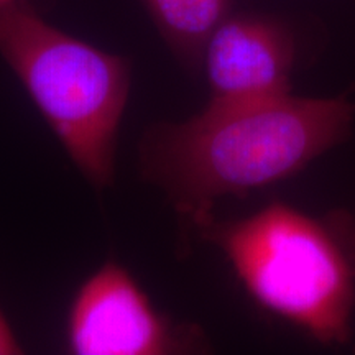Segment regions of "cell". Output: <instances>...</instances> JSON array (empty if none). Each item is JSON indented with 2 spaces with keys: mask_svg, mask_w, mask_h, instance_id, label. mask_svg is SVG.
Here are the masks:
<instances>
[{
  "mask_svg": "<svg viewBox=\"0 0 355 355\" xmlns=\"http://www.w3.org/2000/svg\"><path fill=\"white\" fill-rule=\"evenodd\" d=\"M347 97L291 94L245 104H207L180 123L145 133L140 170L198 230L224 196H247L295 176L350 133Z\"/></svg>",
  "mask_w": 355,
  "mask_h": 355,
  "instance_id": "6da1fadb",
  "label": "cell"
},
{
  "mask_svg": "<svg viewBox=\"0 0 355 355\" xmlns=\"http://www.w3.org/2000/svg\"><path fill=\"white\" fill-rule=\"evenodd\" d=\"M232 265L248 295L324 345L350 339L355 248L340 217L319 219L270 202L241 220L199 229Z\"/></svg>",
  "mask_w": 355,
  "mask_h": 355,
  "instance_id": "7a4b0ae2",
  "label": "cell"
},
{
  "mask_svg": "<svg viewBox=\"0 0 355 355\" xmlns=\"http://www.w3.org/2000/svg\"><path fill=\"white\" fill-rule=\"evenodd\" d=\"M0 56L83 176L109 188L130 94L128 60L58 30L26 0L0 8Z\"/></svg>",
  "mask_w": 355,
  "mask_h": 355,
  "instance_id": "3957f363",
  "label": "cell"
},
{
  "mask_svg": "<svg viewBox=\"0 0 355 355\" xmlns=\"http://www.w3.org/2000/svg\"><path fill=\"white\" fill-rule=\"evenodd\" d=\"M155 308L127 268L107 261L79 286L69 306L66 343L76 355H163L198 347Z\"/></svg>",
  "mask_w": 355,
  "mask_h": 355,
  "instance_id": "277c9868",
  "label": "cell"
},
{
  "mask_svg": "<svg viewBox=\"0 0 355 355\" xmlns=\"http://www.w3.org/2000/svg\"><path fill=\"white\" fill-rule=\"evenodd\" d=\"M295 60V37L282 20L259 13L229 15L204 50L207 104H245L291 94Z\"/></svg>",
  "mask_w": 355,
  "mask_h": 355,
  "instance_id": "5b68a950",
  "label": "cell"
},
{
  "mask_svg": "<svg viewBox=\"0 0 355 355\" xmlns=\"http://www.w3.org/2000/svg\"><path fill=\"white\" fill-rule=\"evenodd\" d=\"M173 55L193 73L202 69L211 35L230 15L234 0H141Z\"/></svg>",
  "mask_w": 355,
  "mask_h": 355,
  "instance_id": "8992f818",
  "label": "cell"
},
{
  "mask_svg": "<svg viewBox=\"0 0 355 355\" xmlns=\"http://www.w3.org/2000/svg\"><path fill=\"white\" fill-rule=\"evenodd\" d=\"M21 352H24V349H21L15 332L10 327V322L0 311V355H17Z\"/></svg>",
  "mask_w": 355,
  "mask_h": 355,
  "instance_id": "52a82bcc",
  "label": "cell"
},
{
  "mask_svg": "<svg viewBox=\"0 0 355 355\" xmlns=\"http://www.w3.org/2000/svg\"><path fill=\"white\" fill-rule=\"evenodd\" d=\"M13 2H15V0H0V8L10 6V3H13Z\"/></svg>",
  "mask_w": 355,
  "mask_h": 355,
  "instance_id": "ba28073f",
  "label": "cell"
}]
</instances>
